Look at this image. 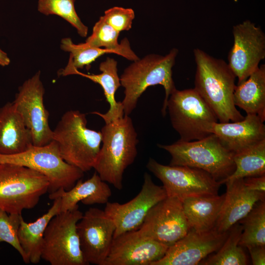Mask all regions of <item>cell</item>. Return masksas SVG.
Masks as SVG:
<instances>
[{"instance_id": "obj_26", "label": "cell", "mask_w": 265, "mask_h": 265, "mask_svg": "<svg viewBox=\"0 0 265 265\" xmlns=\"http://www.w3.org/2000/svg\"><path fill=\"white\" fill-rule=\"evenodd\" d=\"M119 33L108 24L101 16L95 24L91 35L83 43L91 47H104L131 61L139 59V58L131 49L130 42L127 38L122 39L120 43H118Z\"/></svg>"}, {"instance_id": "obj_28", "label": "cell", "mask_w": 265, "mask_h": 265, "mask_svg": "<svg viewBox=\"0 0 265 265\" xmlns=\"http://www.w3.org/2000/svg\"><path fill=\"white\" fill-rule=\"evenodd\" d=\"M242 227L238 222L229 230L228 235L216 253L202 261L204 265H246L247 257L241 246L239 244Z\"/></svg>"}, {"instance_id": "obj_27", "label": "cell", "mask_w": 265, "mask_h": 265, "mask_svg": "<svg viewBox=\"0 0 265 265\" xmlns=\"http://www.w3.org/2000/svg\"><path fill=\"white\" fill-rule=\"evenodd\" d=\"M233 160L235 170L223 184L234 179L265 175V139L235 153Z\"/></svg>"}, {"instance_id": "obj_13", "label": "cell", "mask_w": 265, "mask_h": 265, "mask_svg": "<svg viewBox=\"0 0 265 265\" xmlns=\"http://www.w3.org/2000/svg\"><path fill=\"white\" fill-rule=\"evenodd\" d=\"M234 43L228 56V65L238 79L245 80L265 57V34L261 28L246 20L233 27Z\"/></svg>"}, {"instance_id": "obj_30", "label": "cell", "mask_w": 265, "mask_h": 265, "mask_svg": "<svg viewBox=\"0 0 265 265\" xmlns=\"http://www.w3.org/2000/svg\"><path fill=\"white\" fill-rule=\"evenodd\" d=\"M76 0H38V10L45 15H56L75 27L82 37L87 35L88 27L81 21L75 8Z\"/></svg>"}, {"instance_id": "obj_17", "label": "cell", "mask_w": 265, "mask_h": 265, "mask_svg": "<svg viewBox=\"0 0 265 265\" xmlns=\"http://www.w3.org/2000/svg\"><path fill=\"white\" fill-rule=\"evenodd\" d=\"M168 248L136 229L128 231L113 238L103 265H152L164 256Z\"/></svg>"}, {"instance_id": "obj_6", "label": "cell", "mask_w": 265, "mask_h": 265, "mask_svg": "<svg viewBox=\"0 0 265 265\" xmlns=\"http://www.w3.org/2000/svg\"><path fill=\"white\" fill-rule=\"evenodd\" d=\"M50 182L35 170L13 164H0V209L22 214L34 208L49 190Z\"/></svg>"}, {"instance_id": "obj_4", "label": "cell", "mask_w": 265, "mask_h": 265, "mask_svg": "<svg viewBox=\"0 0 265 265\" xmlns=\"http://www.w3.org/2000/svg\"><path fill=\"white\" fill-rule=\"evenodd\" d=\"M53 140L61 158L85 172L93 167L101 147L102 133L87 127L85 113L70 110L53 131Z\"/></svg>"}, {"instance_id": "obj_9", "label": "cell", "mask_w": 265, "mask_h": 265, "mask_svg": "<svg viewBox=\"0 0 265 265\" xmlns=\"http://www.w3.org/2000/svg\"><path fill=\"white\" fill-rule=\"evenodd\" d=\"M79 209L60 212L49 222L44 234L41 259L51 265H88L80 247L77 224Z\"/></svg>"}, {"instance_id": "obj_16", "label": "cell", "mask_w": 265, "mask_h": 265, "mask_svg": "<svg viewBox=\"0 0 265 265\" xmlns=\"http://www.w3.org/2000/svg\"><path fill=\"white\" fill-rule=\"evenodd\" d=\"M229 230L219 233L214 229L198 232L190 229L187 234L168 247L164 256L152 265H197L217 251Z\"/></svg>"}, {"instance_id": "obj_8", "label": "cell", "mask_w": 265, "mask_h": 265, "mask_svg": "<svg viewBox=\"0 0 265 265\" xmlns=\"http://www.w3.org/2000/svg\"><path fill=\"white\" fill-rule=\"evenodd\" d=\"M9 163L26 167L44 174L48 178V191L59 188L68 190L83 176V172L65 162L60 157L56 143L52 140L42 146L33 145L29 149L12 155L0 154V164Z\"/></svg>"}, {"instance_id": "obj_3", "label": "cell", "mask_w": 265, "mask_h": 265, "mask_svg": "<svg viewBox=\"0 0 265 265\" xmlns=\"http://www.w3.org/2000/svg\"><path fill=\"white\" fill-rule=\"evenodd\" d=\"M178 53L173 48L164 56L150 54L133 61L120 77L121 86L124 88L121 101L124 115L129 116L136 106L139 98L151 86L162 85L165 90L161 113L166 114V104L171 93L176 89L172 78V68Z\"/></svg>"}, {"instance_id": "obj_19", "label": "cell", "mask_w": 265, "mask_h": 265, "mask_svg": "<svg viewBox=\"0 0 265 265\" xmlns=\"http://www.w3.org/2000/svg\"><path fill=\"white\" fill-rule=\"evenodd\" d=\"M264 121L257 115L247 114L243 119L232 123L215 122L208 129L234 154L265 139Z\"/></svg>"}, {"instance_id": "obj_36", "label": "cell", "mask_w": 265, "mask_h": 265, "mask_svg": "<svg viewBox=\"0 0 265 265\" xmlns=\"http://www.w3.org/2000/svg\"><path fill=\"white\" fill-rule=\"evenodd\" d=\"M10 62V60L7 53L0 49V65L5 66L8 65Z\"/></svg>"}, {"instance_id": "obj_11", "label": "cell", "mask_w": 265, "mask_h": 265, "mask_svg": "<svg viewBox=\"0 0 265 265\" xmlns=\"http://www.w3.org/2000/svg\"><path fill=\"white\" fill-rule=\"evenodd\" d=\"M44 93L40 72L38 71L19 87L13 102L30 131L33 145L35 146L47 145L53 140V130L49 123V112L44 105Z\"/></svg>"}, {"instance_id": "obj_20", "label": "cell", "mask_w": 265, "mask_h": 265, "mask_svg": "<svg viewBox=\"0 0 265 265\" xmlns=\"http://www.w3.org/2000/svg\"><path fill=\"white\" fill-rule=\"evenodd\" d=\"M99 70L101 72L99 74H86L68 63L64 69L60 70L59 74L63 76L80 75L100 85L109 107L105 113L97 111L91 113L100 116L105 124H107L121 118L124 115L121 102H117L115 98V93L121 86L120 77L118 74L117 62L113 58L107 57L100 64Z\"/></svg>"}, {"instance_id": "obj_15", "label": "cell", "mask_w": 265, "mask_h": 265, "mask_svg": "<svg viewBox=\"0 0 265 265\" xmlns=\"http://www.w3.org/2000/svg\"><path fill=\"white\" fill-rule=\"evenodd\" d=\"M80 249L89 264L103 265L110 250L115 230L104 211L90 208L77 224Z\"/></svg>"}, {"instance_id": "obj_5", "label": "cell", "mask_w": 265, "mask_h": 265, "mask_svg": "<svg viewBox=\"0 0 265 265\" xmlns=\"http://www.w3.org/2000/svg\"><path fill=\"white\" fill-rule=\"evenodd\" d=\"M158 146L171 155L170 165L202 169L221 184L236 169L234 154L213 133L199 140L185 141L179 139L171 144Z\"/></svg>"}, {"instance_id": "obj_12", "label": "cell", "mask_w": 265, "mask_h": 265, "mask_svg": "<svg viewBox=\"0 0 265 265\" xmlns=\"http://www.w3.org/2000/svg\"><path fill=\"white\" fill-rule=\"evenodd\" d=\"M136 230L142 236L169 247L186 236L190 228L182 201L167 196L150 209Z\"/></svg>"}, {"instance_id": "obj_22", "label": "cell", "mask_w": 265, "mask_h": 265, "mask_svg": "<svg viewBox=\"0 0 265 265\" xmlns=\"http://www.w3.org/2000/svg\"><path fill=\"white\" fill-rule=\"evenodd\" d=\"M31 133L13 102L0 108V154L23 152L33 146Z\"/></svg>"}, {"instance_id": "obj_35", "label": "cell", "mask_w": 265, "mask_h": 265, "mask_svg": "<svg viewBox=\"0 0 265 265\" xmlns=\"http://www.w3.org/2000/svg\"><path fill=\"white\" fill-rule=\"evenodd\" d=\"M246 247L250 254L253 265H265V245H251Z\"/></svg>"}, {"instance_id": "obj_24", "label": "cell", "mask_w": 265, "mask_h": 265, "mask_svg": "<svg viewBox=\"0 0 265 265\" xmlns=\"http://www.w3.org/2000/svg\"><path fill=\"white\" fill-rule=\"evenodd\" d=\"M53 200V204L48 212L35 221L27 223L23 218L21 219L18 237L28 263L40 262L45 231L51 219L60 212V198Z\"/></svg>"}, {"instance_id": "obj_25", "label": "cell", "mask_w": 265, "mask_h": 265, "mask_svg": "<svg viewBox=\"0 0 265 265\" xmlns=\"http://www.w3.org/2000/svg\"><path fill=\"white\" fill-rule=\"evenodd\" d=\"M234 103L246 114L265 120V65L262 64L244 81L236 85Z\"/></svg>"}, {"instance_id": "obj_34", "label": "cell", "mask_w": 265, "mask_h": 265, "mask_svg": "<svg viewBox=\"0 0 265 265\" xmlns=\"http://www.w3.org/2000/svg\"><path fill=\"white\" fill-rule=\"evenodd\" d=\"M244 185L252 191L265 192V175L243 178Z\"/></svg>"}, {"instance_id": "obj_10", "label": "cell", "mask_w": 265, "mask_h": 265, "mask_svg": "<svg viewBox=\"0 0 265 265\" xmlns=\"http://www.w3.org/2000/svg\"><path fill=\"white\" fill-rule=\"evenodd\" d=\"M146 167L162 182L167 197L181 201L188 197L218 194L222 185L209 173L197 168L163 165L152 158Z\"/></svg>"}, {"instance_id": "obj_7", "label": "cell", "mask_w": 265, "mask_h": 265, "mask_svg": "<svg viewBox=\"0 0 265 265\" xmlns=\"http://www.w3.org/2000/svg\"><path fill=\"white\" fill-rule=\"evenodd\" d=\"M167 109L172 126L182 141L206 137L210 134L208 132L210 126L218 122L212 108L194 88H176L168 98Z\"/></svg>"}, {"instance_id": "obj_31", "label": "cell", "mask_w": 265, "mask_h": 265, "mask_svg": "<svg viewBox=\"0 0 265 265\" xmlns=\"http://www.w3.org/2000/svg\"><path fill=\"white\" fill-rule=\"evenodd\" d=\"M60 48L70 53L68 63L78 70L83 69L84 67L88 70L90 64L100 56L105 53H113L105 48L87 46L83 43L75 44L69 37L61 40Z\"/></svg>"}, {"instance_id": "obj_14", "label": "cell", "mask_w": 265, "mask_h": 265, "mask_svg": "<svg viewBox=\"0 0 265 265\" xmlns=\"http://www.w3.org/2000/svg\"><path fill=\"white\" fill-rule=\"evenodd\" d=\"M166 197L163 187L155 184L151 176L145 173L141 189L134 198L124 204H106L104 212L115 226L113 238L138 229L150 209Z\"/></svg>"}, {"instance_id": "obj_33", "label": "cell", "mask_w": 265, "mask_h": 265, "mask_svg": "<svg viewBox=\"0 0 265 265\" xmlns=\"http://www.w3.org/2000/svg\"><path fill=\"white\" fill-rule=\"evenodd\" d=\"M104 20L118 32L129 30L135 17L132 8L115 6L105 11Z\"/></svg>"}, {"instance_id": "obj_18", "label": "cell", "mask_w": 265, "mask_h": 265, "mask_svg": "<svg viewBox=\"0 0 265 265\" xmlns=\"http://www.w3.org/2000/svg\"><path fill=\"white\" fill-rule=\"evenodd\" d=\"M225 197L214 229L224 233L244 218L260 201H265V192L249 190L243 178L227 181Z\"/></svg>"}, {"instance_id": "obj_32", "label": "cell", "mask_w": 265, "mask_h": 265, "mask_svg": "<svg viewBox=\"0 0 265 265\" xmlns=\"http://www.w3.org/2000/svg\"><path fill=\"white\" fill-rule=\"evenodd\" d=\"M22 218V214L8 213L0 209V243L5 242L11 245L19 252L24 262L28 264L18 237Z\"/></svg>"}, {"instance_id": "obj_1", "label": "cell", "mask_w": 265, "mask_h": 265, "mask_svg": "<svg viewBox=\"0 0 265 265\" xmlns=\"http://www.w3.org/2000/svg\"><path fill=\"white\" fill-rule=\"evenodd\" d=\"M196 63L194 89L221 123L242 120L244 117L234 103L236 76L228 63L203 50L193 51Z\"/></svg>"}, {"instance_id": "obj_2", "label": "cell", "mask_w": 265, "mask_h": 265, "mask_svg": "<svg viewBox=\"0 0 265 265\" xmlns=\"http://www.w3.org/2000/svg\"><path fill=\"white\" fill-rule=\"evenodd\" d=\"M101 132L102 145L93 168L103 181L121 190L125 170L137 156V133L128 115L105 124Z\"/></svg>"}, {"instance_id": "obj_29", "label": "cell", "mask_w": 265, "mask_h": 265, "mask_svg": "<svg viewBox=\"0 0 265 265\" xmlns=\"http://www.w3.org/2000/svg\"><path fill=\"white\" fill-rule=\"evenodd\" d=\"M242 227L239 244L242 247L265 245V201H258L238 222Z\"/></svg>"}, {"instance_id": "obj_21", "label": "cell", "mask_w": 265, "mask_h": 265, "mask_svg": "<svg viewBox=\"0 0 265 265\" xmlns=\"http://www.w3.org/2000/svg\"><path fill=\"white\" fill-rule=\"evenodd\" d=\"M111 195V191L108 185L96 172L84 182L81 179L78 180L68 190L61 187L50 193L49 197L53 200L60 197V212H65L79 209L78 203L80 201L85 205L106 204Z\"/></svg>"}, {"instance_id": "obj_23", "label": "cell", "mask_w": 265, "mask_h": 265, "mask_svg": "<svg viewBox=\"0 0 265 265\" xmlns=\"http://www.w3.org/2000/svg\"><path fill=\"white\" fill-rule=\"evenodd\" d=\"M225 193L188 197L182 200L184 212L191 229L207 231L214 228Z\"/></svg>"}]
</instances>
